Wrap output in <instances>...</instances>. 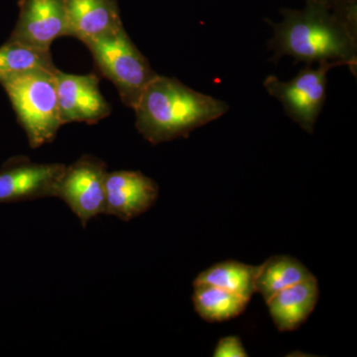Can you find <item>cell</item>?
<instances>
[{
  "mask_svg": "<svg viewBox=\"0 0 357 357\" xmlns=\"http://www.w3.org/2000/svg\"><path fill=\"white\" fill-rule=\"evenodd\" d=\"M283 20L268 22L274 30L268 48L273 61L290 56L296 62L347 66L356 76L357 68L356 4L332 8L307 2L305 8L282 9Z\"/></svg>",
  "mask_w": 357,
  "mask_h": 357,
  "instance_id": "cell-1",
  "label": "cell"
},
{
  "mask_svg": "<svg viewBox=\"0 0 357 357\" xmlns=\"http://www.w3.org/2000/svg\"><path fill=\"white\" fill-rule=\"evenodd\" d=\"M136 128L151 144L189 137L229 112L227 102L198 93L173 77L157 76L134 107Z\"/></svg>",
  "mask_w": 357,
  "mask_h": 357,
  "instance_id": "cell-2",
  "label": "cell"
},
{
  "mask_svg": "<svg viewBox=\"0 0 357 357\" xmlns=\"http://www.w3.org/2000/svg\"><path fill=\"white\" fill-rule=\"evenodd\" d=\"M55 70H33L0 77L30 147L38 148L55 139L61 121Z\"/></svg>",
  "mask_w": 357,
  "mask_h": 357,
  "instance_id": "cell-3",
  "label": "cell"
},
{
  "mask_svg": "<svg viewBox=\"0 0 357 357\" xmlns=\"http://www.w3.org/2000/svg\"><path fill=\"white\" fill-rule=\"evenodd\" d=\"M96 69L119 91L122 102L134 109L148 84L158 76L124 27L86 42Z\"/></svg>",
  "mask_w": 357,
  "mask_h": 357,
  "instance_id": "cell-4",
  "label": "cell"
},
{
  "mask_svg": "<svg viewBox=\"0 0 357 357\" xmlns=\"http://www.w3.org/2000/svg\"><path fill=\"white\" fill-rule=\"evenodd\" d=\"M335 67L338 66L330 62H319L317 68L307 65L291 81L282 82L269 76L264 86L270 96L282 103L294 122L306 132L312 133L326 100V76Z\"/></svg>",
  "mask_w": 357,
  "mask_h": 357,
  "instance_id": "cell-5",
  "label": "cell"
},
{
  "mask_svg": "<svg viewBox=\"0 0 357 357\" xmlns=\"http://www.w3.org/2000/svg\"><path fill=\"white\" fill-rule=\"evenodd\" d=\"M107 164L84 155L66 166L56 185L54 197L63 199L84 227L91 218L105 213Z\"/></svg>",
  "mask_w": 357,
  "mask_h": 357,
  "instance_id": "cell-6",
  "label": "cell"
},
{
  "mask_svg": "<svg viewBox=\"0 0 357 357\" xmlns=\"http://www.w3.org/2000/svg\"><path fill=\"white\" fill-rule=\"evenodd\" d=\"M65 167L64 164L34 163L24 156L7 160L0 168V204L54 197Z\"/></svg>",
  "mask_w": 357,
  "mask_h": 357,
  "instance_id": "cell-7",
  "label": "cell"
},
{
  "mask_svg": "<svg viewBox=\"0 0 357 357\" xmlns=\"http://www.w3.org/2000/svg\"><path fill=\"white\" fill-rule=\"evenodd\" d=\"M55 77L63 124H93L109 116L112 107L100 93V79L96 75H72L57 69Z\"/></svg>",
  "mask_w": 357,
  "mask_h": 357,
  "instance_id": "cell-8",
  "label": "cell"
},
{
  "mask_svg": "<svg viewBox=\"0 0 357 357\" xmlns=\"http://www.w3.org/2000/svg\"><path fill=\"white\" fill-rule=\"evenodd\" d=\"M20 15L9 40L50 50L59 37L68 36L65 0H20Z\"/></svg>",
  "mask_w": 357,
  "mask_h": 357,
  "instance_id": "cell-9",
  "label": "cell"
},
{
  "mask_svg": "<svg viewBox=\"0 0 357 357\" xmlns=\"http://www.w3.org/2000/svg\"><path fill=\"white\" fill-rule=\"evenodd\" d=\"M158 196V185L139 171L107 172L105 213L129 222L150 210Z\"/></svg>",
  "mask_w": 357,
  "mask_h": 357,
  "instance_id": "cell-10",
  "label": "cell"
},
{
  "mask_svg": "<svg viewBox=\"0 0 357 357\" xmlns=\"http://www.w3.org/2000/svg\"><path fill=\"white\" fill-rule=\"evenodd\" d=\"M68 36L86 42L123 27L117 0H65Z\"/></svg>",
  "mask_w": 357,
  "mask_h": 357,
  "instance_id": "cell-11",
  "label": "cell"
},
{
  "mask_svg": "<svg viewBox=\"0 0 357 357\" xmlns=\"http://www.w3.org/2000/svg\"><path fill=\"white\" fill-rule=\"evenodd\" d=\"M319 283L316 277L300 282L275 294L266 304L279 332H292L300 328L318 303Z\"/></svg>",
  "mask_w": 357,
  "mask_h": 357,
  "instance_id": "cell-12",
  "label": "cell"
},
{
  "mask_svg": "<svg viewBox=\"0 0 357 357\" xmlns=\"http://www.w3.org/2000/svg\"><path fill=\"white\" fill-rule=\"evenodd\" d=\"M312 277L314 275L292 256L274 255L260 265L255 290L266 303L275 294Z\"/></svg>",
  "mask_w": 357,
  "mask_h": 357,
  "instance_id": "cell-13",
  "label": "cell"
},
{
  "mask_svg": "<svg viewBox=\"0 0 357 357\" xmlns=\"http://www.w3.org/2000/svg\"><path fill=\"white\" fill-rule=\"evenodd\" d=\"M260 265L244 264L236 260H227L211 265L198 275L194 285L206 284L225 289L241 296L250 302L256 293L255 281L259 272Z\"/></svg>",
  "mask_w": 357,
  "mask_h": 357,
  "instance_id": "cell-14",
  "label": "cell"
},
{
  "mask_svg": "<svg viewBox=\"0 0 357 357\" xmlns=\"http://www.w3.org/2000/svg\"><path fill=\"white\" fill-rule=\"evenodd\" d=\"M192 303L199 317L208 323H222L241 316L249 301L215 286L194 285Z\"/></svg>",
  "mask_w": 357,
  "mask_h": 357,
  "instance_id": "cell-15",
  "label": "cell"
},
{
  "mask_svg": "<svg viewBox=\"0 0 357 357\" xmlns=\"http://www.w3.org/2000/svg\"><path fill=\"white\" fill-rule=\"evenodd\" d=\"M50 50L7 40L0 47V77L33 70H55Z\"/></svg>",
  "mask_w": 357,
  "mask_h": 357,
  "instance_id": "cell-16",
  "label": "cell"
},
{
  "mask_svg": "<svg viewBox=\"0 0 357 357\" xmlns=\"http://www.w3.org/2000/svg\"><path fill=\"white\" fill-rule=\"evenodd\" d=\"M213 356L246 357L248 354L244 349L241 338L237 335H229L220 340L213 351Z\"/></svg>",
  "mask_w": 357,
  "mask_h": 357,
  "instance_id": "cell-17",
  "label": "cell"
},
{
  "mask_svg": "<svg viewBox=\"0 0 357 357\" xmlns=\"http://www.w3.org/2000/svg\"><path fill=\"white\" fill-rule=\"evenodd\" d=\"M311 3L323 4V6L332 7V8H342L356 4V0H306Z\"/></svg>",
  "mask_w": 357,
  "mask_h": 357,
  "instance_id": "cell-18",
  "label": "cell"
}]
</instances>
